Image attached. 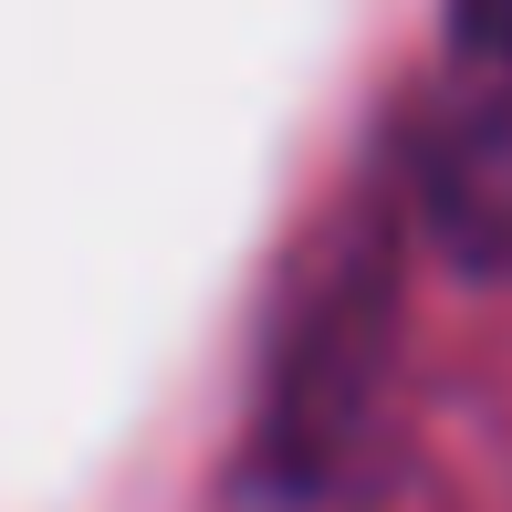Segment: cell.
Segmentation results:
<instances>
[{
	"label": "cell",
	"instance_id": "6da1fadb",
	"mask_svg": "<svg viewBox=\"0 0 512 512\" xmlns=\"http://www.w3.org/2000/svg\"><path fill=\"white\" fill-rule=\"evenodd\" d=\"M418 209L460 272L512 283V63L471 84L418 147Z\"/></svg>",
	"mask_w": 512,
	"mask_h": 512
},
{
	"label": "cell",
	"instance_id": "7a4b0ae2",
	"mask_svg": "<svg viewBox=\"0 0 512 512\" xmlns=\"http://www.w3.org/2000/svg\"><path fill=\"white\" fill-rule=\"evenodd\" d=\"M450 32H460V53L512 63V0H450Z\"/></svg>",
	"mask_w": 512,
	"mask_h": 512
}]
</instances>
